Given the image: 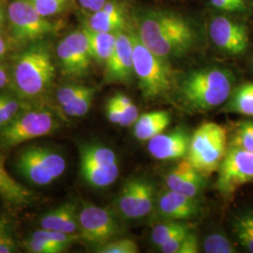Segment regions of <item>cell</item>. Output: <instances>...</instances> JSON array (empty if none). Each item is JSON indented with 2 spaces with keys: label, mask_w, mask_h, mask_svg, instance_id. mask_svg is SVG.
<instances>
[{
  "label": "cell",
  "mask_w": 253,
  "mask_h": 253,
  "mask_svg": "<svg viewBox=\"0 0 253 253\" xmlns=\"http://www.w3.org/2000/svg\"><path fill=\"white\" fill-rule=\"evenodd\" d=\"M137 36L147 49L163 59L180 57L196 42V31L188 19L163 9H144L135 16Z\"/></svg>",
  "instance_id": "6da1fadb"
},
{
  "label": "cell",
  "mask_w": 253,
  "mask_h": 253,
  "mask_svg": "<svg viewBox=\"0 0 253 253\" xmlns=\"http://www.w3.org/2000/svg\"><path fill=\"white\" fill-rule=\"evenodd\" d=\"M234 82V74L225 68L212 66L199 69L182 78L177 87V100L188 112H208L229 100Z\"/></svg>",
  "instance_id": "7a4b0ae2"
},
{
  "label": "cell",
  "mask_w": 253,
  "mask_h": 253,
  "mask_svg": "<svg viewBox=\"0 0 253 253\" xmlns=\"http://www.w3.org/2000/svg\"><path fill=\"white\" fill-rule=\"evenodd\" d=\"M55 69L49 50L43 45L31 46L19 55L13 67L15 89L23 98L43 95L54 80Z\"/></svg>",
  "instance_id": "3957f363"
},
{
  "label": "cell",
  "mask_w": 253,
  "mask_h": 253,
  "mask_svg": "<svg viewBox=\"0 0 253 253\" xmlns=\"http://www.w3.org/2000/svg\"><path fill=\"white\" fill-rule=\"evenodd\" d=\"M133 45L134 73L145 100H158L172 91L174 72L166 59L156 55L140 41L135 32H129Z\"/></svg>",
  "instance_id": "277c9868"
},
{
  "label": "cell",
  "mask_w": 253,
  "mask_h": 253,
  "mask_svg": "<svg viewBox=\"0 0 253 253\" xmlns=\"http://www.w3.org/2000/svg\"><path fill=\"white\" fill-rule=\"evenodd\" d=\"M226 153V128L214 122H207L191 136L187 159L208 177L217 172Z\"/></svg>",
  "instance_id": "5b68a950"
},
{
  "label": "cell",
  "mask_w": 253,
  "mask_h": 253,
  "mask_svg": "<svg viewBox=\"0 0 253 253\" xmlns=\"http://www.w3.org/2000/svg\"><path fill=\"white\" fill-rule=\"evenodd\" d=\"M60 153L45 146H28L19 154L16 168L26 180L36 186H47L59 178L66 170Z\"/></svg>",
  "instance_id": "8992f818"
},
{
  "label": "cell",
  "mask_w": 253,
  "mask_h": 253,
  "mask_svg": "<svg viewBox=\"0 0 253 253\" xmlns=\"http://www.w3.org/2000/svg\"><path fill=\"white\" fill-rule=\"evenodd\" d=\"M57 128L54 114L44 108L27 109L0 129V146L9 148L52 134Z\"/></svg>",
  "instance_id": "52a82bcc"
},
{
  "label": "cell",
  "mask_w": 253,
  "mask_h": 253,
  "mask_svg": "<svg viewBox=\"0 0 253 253\" xmlns=\"http://www.w3.org/2000/svg\"><path fill=\"white\" fill-rule=\"evenodd\" d=\"M82 177L93 188L102 189L118 179L119 165L114 150L97 144L82 145L80 150Z\"/></svg>",
  "instance_id": "ba28073f"
},
{
  "label": "cell",
  "mask_w": 253,
  "mask_h": 253,
  "mask_svg": "<svg viewBox=\"0 0 253 253\" xmlns=\"http://www.w3.org/2000/svg\"><path fill=\"white\" fill-rule=\"evenodd\" d=\"M10 33L19 42H32L51 34L54 27L31 0H13L8 9Z\"/></svg>",
  "instance_id": "9c48e42d"
},
{
  "label": "cell",
  "mask_w": 253,
  "mask_h": 253,
  "mask_svg": "<svg viewBox=\"0 0 253 253\" xmlns=\"http://www.w3.org/2000/svg\"><path fill=\"white\" fill-rule=\"evenodd\" d=\"M216 189L225 198L253 182V152L230 146L217 169Z\"/></svg>",
  "instance_id": "30bf717a"
},
{
  "label": "cell",
  "mask_w": 253,
  "mask_h": 253,
  "mask_svg": "<svg viewBox=\"0 0 253 253\" xmlns=\"http://www.w3.org/2000/svg\"><path fill=\"white\" fill-rule=\"evenodd\" d=\"M78 232L84 241L99 248L118 236L120 225L108 209L92 204H84L79 209Z\"/></svg>",
  "instance_id": "8fae6325"
},
{
  "label": "cell",
  "mask_w": 253,
  "mask_h": 253,
  "mask_svg": "<svg viewBox=\"0 0 253 253\" xmlns=\"http://www.w3.org/2000/svg\"><path fill=\"white\" fill-rule=\"evenodd\" d=\"M62 72L73 78H81L90 68V50L84 29L65 37L56 47Z\"/></svg>",
  "instance_id": "7c38bea8"
},
{
  "label": "cell",
  "mask_w": 253,
  "mask_h": 253,
  "mask_svg": "<svg viewBox=\"0 0 253 253\" xmlns=\"http://www.w3.org/2000/svg\"><path fill=\"white\" fill-rule=\"evenodd\" d=\"M156 205L153 184L145 178H133L124 184L118 198L120 214L126 218L138 219L147 216Z\"/></svg>",
  "instance_id": "4fadbf2b"
},
{
  "label": "cell",
  "mask_w": 253,
  "mask_h": 253,
  "mask_svg": "<svg viewBox=\"0 0 253 253\" xmlns=\"http://www.w3.org/2000/svg\"><path fill=\"white\" fill-rule=\"evenodd\" d=\"M134 73L133 45L130 33L118 32L115 50L105 63L104 82L107 84H128Z\"/></svg>",
  "instance_id": "5bb4252c"
},
{
  "label": "cell",
  "mask_w": 253,
  "mask_h": 253,
  "mask_svg": "<svg viewBox=\"0 0 253 253\" xmlns=\"http://www.w3.org/2000/svg\"><path fill=\"white\" fill-rule=\"evenodd\" d=\"M209 35L218 49L232 55L244 54L249 44L247 28L225 16H217L212 20Z\"/></svg>",
  "instance_id": "9a60e30c"
},
{
  "label": "cell",
  "mask_w": 253,
  "mask_h": 253,
  "mask_svg": "<svg viewBox=\"0 0 253 253\" xmlns=\"http://www.w3.org/2000/svg\"><path fill=\"white\" fill-rule=\"evenodd\" d=\"M158 214L166 220H187L201 213V205L196 198L172 190H164L156 201Z\"/></svg>",
  "instance_id": "2e32d148"
},
{
  "label": "cell",
  "mask_w": 253,
  "mask_h": 253,
  "mask_svg": "<svg viewBox=\"0 0 253 253\" xmlns=\"http://www.w3.org/2000/svg\"><path fill=\"white\" fill-rule=\"evenodd\" d=\"M191 136L182 128L161 133L148 140L150 155L159 161H172L185 158L190 147Z\"/></svg>",
  "instance_id": "e0dca14e"
},
{
  "label": "cell",
  "mask_w": 253,
  "mask_h": 253,
  "mask_svg": "<svg viewBox=\"0 0 253 253\" xmlns=\"http://www.w3.org/2000/svg\"><path fill=\"white\" fill-rule=\"evenodd\" d=\"M166 185L168 190L196 198L207 185V176L196 170L186 159L167 174Z\"/></svg>",
  "instance_id": "ac0fdd59"
},
{
  "label": "cell",
  "mask_w": 253,
  "mask_h": 253,
  "mask_svg": "<svg viewBox=\"0 0 253 253\" xmlns=\"http://www.w3.org/2000/svg\"><path fill=\"white\" fill-rule=\"evenodd\" d=\"M42 229L76 234L79 231V209L76 203L66 202L41 217Z\"/></svg>",
  "instance_id": "d6986e66"
},
{
  "label": "cell",
  "mask_w": 253,
  "mask_h": 253,
  "mask_svg": "<svg viewBox=\"0 0 253 253\" xmlns=\"http://www.w3.org/2000/svg\"><path fill=\"white\" fill-rule=\"evenodd\" d=\"M125 23L123 10L118 3L106 2L100 10L93 12L86 28L99 32L117 33L124 30Z\"/></svg>",
  "instance_id": "ffe728a7"
},
{
  "label": "cell",
  "mask_w": 253,
  "mask_h": 253,
  "mask_svg": "<svg viewBox=\"0 0 253 253\" xmlns=\"http://www.w3.org/2000/svg\"><path fill=\"white\" fill-rule=\"evenodd\" d=\"M171 123V116L166 111H153L140 116L134 123L133 133L140 141H148L164 132Z\"/></svg>",
  "instance_id": "44dd1931"
},
{
  "label": "cell",
  "mask_w": 253,
  "mask_h": 253,
  "mask_svg": "<svg viewBox=\"0 0 253 253\" xmlns=\"http://www.w3.org/2000/svg\"><path fill=\"white\" fill-rule=\"evenodd\" d=\"M0 194L9 204L14 206L28 205L33 200V194L30 190L15 180L9 174L4 159L0 153Z\"/></svg>",
  "instance_id": "7402d4cb"
},
{
  "label": "cell",
  "mask_w": 253,
  "mask_h": 253,
  "mask_svg": "<svg viewBox=\"0 0 253 253\" xmlns=\"http://www.w3.org/2000/svg\"><path fill=\"white\" fill-rule=\"evenodd\" d=\"M84 31L88 40L92 59L100 63H106L115 50L118 32H99L93 31L86 27L84 28Z\"/></svg>",
  "instance_id": "603a6c76"
},
{
  "label": "cell",
  "mask_w": 253,
  "mask_h": 253,
  "mask_svg": "<svg viewBox=\"0 0 253 253\" xmlns=\"http://www.w3.org/2000/svg\"><path fill=\"white\" fill-rule=\"evenodd\" d=\"M222 111L253 117V82H248L235 87Z\"/></svg>",
  "instance_id": "cb8c5ba5"
},
{
  "label": "cell",
  "mask_w": 253,
  "mask_h": 253,
  "mask_svg": "<svg viewBox=\"0 0 253 253\" xmlns=\"http://www.w3.org/2000/svg\"><path fill=\"white\" fill-rule=\"evenodd\" d=\"M232 231L245 250L253 253V210H243L232 218Z\"/></svg>",
  "instance_id": "d4e9b609"
},
{
  "label": "cell",
  "mask_w": 253,
  "mask_h": 253,
  "mask_svg": "<svg viewBox=\"0 0 253 253\" xmlns=\"http://www.w3.org/2000/svg\"><path fill=\"white\" fill-rule=\"evenodd\" d=\"M191 229L192 225L180 220H167L166 222L155 226L151 234V238L153 244L160 247L167 240L172 238L173 235H177L183 231H188Z\"/></svg>",
  "instance_id": "484cf974"
},
{
  "label": "cell",
  "mask_w": 253,
  "mask_h": 253,
  "mask_svg": "<svg viewBox=\"0 0 253 253\" xmlns=\"http://www.w3.org/2000/svg\"><path fill=\"white\" fill-rule=\"evenodd\" d=\"M96 93V88L86 86L85 90L80 94L76 99L62 107L64 114L72 118H82L85 116L90 109L93 99Z\"/></svg>",
  "instance_id": "4316f807"
},
{
  "label": "cell",
  "mask_w": 253,
  "mask_h": 253,
  "mask_svg": "<svg viewBox=\"0 0 253 253\" xmlns=\"http://www.w3.org/2000/svg\"><path fill=\"white\" fill-rule=\"evenodd\" d=\"M26 104L21 100L11 95L1 94V111L0 117L2 122V127L8 125L19 115L27 110ZM1 129V128H0Z\"/></svg>",
  "instance_id": "83f0119b"
},
{
  "label": "cell",
  "mask_w": 253,
  "mask_h": 253,
  "mask_svg": "<svg viewBox=\"0 0 253 253\" xmlns=\"http://www.w3.org/2000/svg\"><path fill=\"white\" fill-rule=\"evenodd\" d=\"M230 145L253 152V121H243L237 125Z\"/></svg>",
  "instance_id": "f1b7e54d"
},
{
  "label": "cell",
  "mask_w": 253,
  "mask_h": 253,
  "mask_svg": "<svg viewBox=\"0 0 253 253\" xmlns=\"http://www.w3.org/2000/svg\"><path fill=\"white\" fill-rule=\"evenodd\" d=\"M111 99L118 104L121 110L122 121L120 126H129L134 125L136 120L139 118V111L132 100L121 93L114 95Z\"/></svg>",
  "instance_id": "f546056e"
},
{
  "label": "cell",
  "mask_w": 253,
  "mask_h": 253,
  "mask_svg": "<svg viewBox=\"0 0 253 253\" xmlns=\"http://www.w3.org/2000/svg\"><path fill=\"white\" fill-rule=\"evenodd\" d=\"M204 251L207 253H236L235 247L226 235L217 232L210 234L204 241Z\"/></svg>",
  "instance_id": "4dcf8cb0"
},
{
  "label": "cell",
  "mask_w": 253,
  "mask_h": 253,
  "mask_svg": "<svg viewBox=\"0 0 253 253\" xmlns=\"http://www.w3.org/2000/svg\"><path fill=\"white\" fill-rule=\"evenodd\" d=\"M97 252L99 253H139V247L134 240L123 238L112 240L100 246Z\"/></svg>",
  "instance_id": "1f68e13d"
},
{
  "label": "cell",
  "mask_w": 253,
  "mask_h": 253,
  "mask_svg": "<svg viewBox=\"0 0 253 253\" xmlns=\"http://www.w3.org/2000/svg\"><path fill=\"white\" fill-rule=\"evenodd\" d=\"M68 1L69 0H31L37 10L45 18L61 11L66 7Z\"/></svg>",
  "instance_id": "d6a6232c"
},
{
  "label": "cell",
  "mask_w": 253,
  "mask_h": 253,
  "mask_svg": "<svg viewBox=\"0 0 253 253\" xmlns=\"http://www.w3.org/2000/svg\"><path fill=\"white\" fill-rule=\"evenodd\" d=\"M85 85L80 84H69L60 87L56 93V100L58 101L60 107L71 103L74 99H76L80 94L85 90Z\"/></svg>",
  "instance_id": "836d02e7"
},
{
  "label": "cell",
  "mask_w": 253,
  "mask_h": 253,
  "mask_svg": "<svg viewBox=\"0 0 253 253\" xmlns=\"http://www.w3.org/2000/svg\"><path fill=\"white\" fill-rule=\"evenodd\" d=\"M16 252V242L10 234L9 223L6 218L0 217V253Z\"/></svg>",
  "instance_id": "e575fe53"
},
{
  "label": "cell",
  "mask_w": 253,
  "mask_h": 253,
  "mask_svg": "<svg viewBox=\"0 0 253 253\" xmlns=\"http://www.w3.org/2000/svg\"><path fill=\"white\" fill-rule=\"evenodd\" d=\"M217 9L229 12H240L247 9L246 0H210Z\"/></svg>",
  "instance_id": "d590c367"
},
{
  "label": "cell",
  "mask_w": 253,
  "mask_h": 253,
  "mask_svg": "<svg viewBox=\"0 0 253 253\" xmlns=\"http://www.w3.org/2000/svg\"><path fill=\"white\" fill-rule=\"evenodd\" d=\"M191 230L188 231H183L177 235H173L172 238L167 240L165 243H163L162 246H160V251L163 253H177L179 251L181 244L185 238V236L188 235Z\"/></svg>",
  "instance_id": "8d00e7d4"
},
{
  "label": "cell",
  "mask_w": 253,
  "mask_h": 253,
  "mask_svg": "<svg viewBox=\"0 0 253 253\" xmlns=\"http://www.w3.org/2000/svg\"><path fill=\"white\" fill-rule=\"evenodd\" d=\"M199 253V242L197 235L192 232H190L185 236L177 253Z\"/></svg>",
  "instance_id": "74e56055"
},
{
  "label": "cell",
  "mask_w": 253,
  "mask_h": 253,
  "mask_svg": "<svg viewBox=\"0 0 253 253\" xmlns=\"http://www.w3.org/2000/svg\"><path fill=\"white\" fill-rule=\"evenodd\" d=\"M106 115H107V118L111 123L121 125V121H122L121 110L118 104L112 99H110L107 102Z\"/></svg>",
  "instance_id": "f35d334b"
},
{
  "label": "cell",
  "mask_w": 253,
  "mask_h": 253,
  "mask_svg": "<svg viewBox=\"0 0 253 253\" xmlns=\"http://www.w3.org/2000/svg\"><path fill=\"white\" fill-rule=\"evenodd\" d=\"M82 8L92 12L100 10L106 3V0H79Z\"/></svg>",
  "instance_id": "ab89813d"
},
{
  "label": "cell",
  "mask_w": 253,
  "mask_h": 253,
  "mask_svg": "<svg viewBox=\"0 0 253 253\" xmlns=\"http://www.w3.org/2000/svg\"><path fill=\"white\" fill-rule=\"evenodd\" d=\"M9 82V73L6 65L0 62V89H2Z\"/></svg>",
  "instance_id": "60d3db41"
},
{
  "label": "cell",
  "mask_w": 253,
  "mask_h": 253,
  "mask_svg": "<svg viewBox=\"0 0 253 253\" xmlns=\"http://www.w3.org/2000/svg\"><path fill=\"white\" fill-rule=\"evenodd\" d=\"M7 52H8V43L5 41L4 37L2 36V34L0 33V61L5 56V54H7Z\"/></svg>",
  "instance_id": "b9f144b4"
},
{
  "label": "cell",
  "mask_w": 253,
  "mask_h": 253,
  "mask_svg": "<svg viewBox=\"0 0 253 253\" xmlns=\"http://www.w3.org/2000/svg\"><path fill=\"white\" fill-rule=\"evenodd\" d=\"M4 22H5V13H4V10L2 9V7L0 6V27H2Z\"/></svg>",
  "instance_id": "7bdbcfd3"
},
{
  "label": "cell",
  "mask_w": 253,
  "mask_h": 253,
  "mask_svg": "<svg viewBox=\"0 0 253 253\" xmlns=\"http://www.w3.org/2000/svg\"><path fill=\"white\" fill-rule=\"evenodd\" d=\"M0 111H1V94H0ZM0 128H2V122H1V117H0Z\"/></svg>",
  "instance_id": "ee69618b"
}]
</instances>
